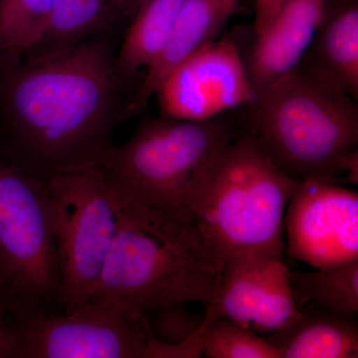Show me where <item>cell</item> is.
Returning <instances> with one entry per match:
<instances>
[{
    "instance_id": "6da1fadb",
    "label": "cell",
    "mask_w": 358,
    "mask_h": 358,
    "mask_svg": "<svg viewBox=\"0 0 358 358\" xmlns=\"http://www.w3.org/2000/svg\"><path fill=\"white\" fill-rule=\"evenodd\" d=\"M129 83L103 34L43 60L0 57V155L43 179L102 166Z\"/></svg>"
},
{
    "instance_id": "7a4b0ae2",
    "label": "cell",
    "mask_w": 358,
    "mask_h": 358,
    "mask_svg": "<svg viewBox=\"0 0 358 358\" xmlns=\"http://www.w3.org/2000/svg\"><path fill=\"white\" fill-rule=\"evenodd\" d=\"M117 192V235L89 301L134 315L176 303L206 308L221 263L190 212L152 208Z\"/></svg>"
},
{
    "instance_id": "3957f363",
    "label": "cell",
    "mask_w": 358,
    "mask_h": 358,
    "mask_svg": "<svg viewBox=\"0 0 358 358\" xmlns=\"http://www.w3.org/2000/svg\"><path fill=\"white\" fill-rule=\"evenodd\" d=\"M355 101L301 59L259 96L248 127L265 157L289 178L336 183L345 176L357 185Z\"/></svg>"
},
{
    "instance_id": "277c9868",
    "label": "cell",
    "mask_w": 358,
    "mask_h": 358,
    "mask_svg": "<svg viewBox=\"0 0 358 358\" xmlns=\"http://www.w3.org/2000/svg\"><path fill=\"white\" fill-rule=\"evenodd\" d=\"M301 180L263 154L249 127L197 173L183 208L219 262L239 256L284 259V217Z\"/></svg>"
},
{
    "instance_id": "5b68a950",
    "label": "cell",
    "mask_w": 358,
    "mask_h": 358,
    "mask_svg": "<svg viewBox=\"0 0 358 358\" xmlns=\"http://www.w3.org/2000/svg\"><path fill=\"white\" fill-rule=\"evenodd\" d=\"M63 310L47 179L0 155V313L20 326Z\"/></svg>"
},
{
    "instance_id": "8992f818",
    "label": "cell",
    "mask_w": 358,
    "mask_h": 358,
    "mask_svg": "<svg viewBox=\"0 0 358 358\" xmlns=\"http://www.w3.org/2000/svg\"><path fill=\"white\" fill-rule=\"evenodd\" d=\"M217 117L192 122L147 120L131 138L115 145L101 166L122 194L152 208H183L186 193L202 167L239 134Z\"/></svg>"
},
{
    "instance_id": "52a82bcc",
    "label": "cell",
    "mask_w": 358,
    "mask_h": 358,
    "mask_svg": "<svg viewBox=\"0 0 358 358\" xmlns=\"http://www.w3.org/2000/svg\"><path fill=\"white\" fill-rule=\"evenodd\" d=\"M63 312L88 303L114 244L120 194L101 167L47 179Z\"/></svg>"
},
{
    "instance_id": "ba28073f",
    "label": "cell",
    "mask_w": 358,
    "mask_h": 358,
    "mask_svg": "<svg viewBox=\"0 0 358 358\" xmlns=\"http://www.w3.org/2000/svg\"><path fill=\"white\" fill-rule=\"evenodd\" d=\"M18 327L21 358H145L150 336L145 313L93 301Z\"/></svg>"
},
{
    "instance_id": "9c48e42d",
    "label": "cell",
    "mask_w": 358,
    "mask_h": 358,
    "mask_svg": "<svg viewBox=\"0 0 358 358\" xmlns=\"http://www.w3.org/2000/svg\"><path fill=\"white\" fill-rule=\"evenodd\" d=\"M155 95L162 117L201 122L258 100L248 69L229 36L205 44L183 60Z\"/></svg>"
},
{
    "instance_id": "30bf717a",
    "label": "cell",
    "mask_w": 358,
    "mask_h": 358,
    "mask_svg": "<svg viewBox=\"0 0 358 358\" xmlns=\"http://www.w3.org/2000/svg\"><path fill=\"white\" fill-rule=\"evenodd\" d=\"M289 257L315 268L358 259V193L320 179L301 180L284 217Z\"/></svg>"
},
{
    "instance_id": "8fae6325",
    "label": "cell",
    "mask_w": 358,
    "mask_h": 358,
    "mask_svg": "<svg viewBox=\"0 0 358 358\" xmlns=\"http://www.w3.org/2000/svg\"><path fill=\"white\" fill-rule=\"evenodd\" d=\"M209 305L216 319L223 317L256 334L275 333L301 313L284 259L263 255L224 261Z\"/></svg>"
},
{
    "instance_id": "7c38bea8",
    "label": "cell",
    "mask_w": 358,
    "mask_h": 358,
    "mask_svg": "<svg viewBox=\"0 0 358 358\" xmlns=\"http://www.w3.org/2000/svg\"><path fill=\"white\" fill-rule=\"evenodd\" d=\"M327 0H282L268 27L256 35L248 65L259 96L300 62L322 20Z\"/></svg>"
},
{
    "instance_id": "4fadbf2b",
    "label": "cell",
    "mask_w": 358,
    "mask_h": 358,
    "mask_svg": "<svg viewBox=\"0 0 358 358\" xmlns=\"http://www.w3.org/2000/svg\"><path fill=\"white\" fill-rule=\"evenodd\" d=\"M239 0H185L164 50L147 69L134 92L126 117L140 114L164 78L183 60L216 39Z\"/></svg>"
},
{
    "instance_id": "5bb4252c",
    "label": "cell",
    "mask_w": 358,
    "mask_h": 358,
    "mask_svg": "<svg viewBox=\"0 0 358 358\" xmlns=\"http://www.w3.org/2000/svg\"><path fill=\"white\" fill-rule=\"evenodd\" d=\"M300 315L270 334L268 343L282 358H357V315L303 303Z\"/></svg>"
},
{
    "instance_id": "9a60e30c",
    "label": "cell",
    "mask_w": 358,
    "mask_h": 358,
    "mask_svg": "<svg viewBox=\"0 0 358 358\" xmlns=\"http://www.w3.org/2000/svg\"><path fill=\"white\" fill-rule=\"evenodd\" d=\"M301 59L357 100L358 0H327L312 43Z\"/></svg>"
},
{
    "instance_id": "2e32d148",
    "label": "cell",
    "mask_w": 358,
    "mask_h": 358,
    "mask_svg": "<svg viewBox=\"0 0 358 358\" xmlns=\"http://www.w3.org/2000/svg\"><path fill=\"white\" fill-rule=\"evenodd\" d=\"M126 17L122 0H57L44 32L20 58L33 62L53 57L105 34Z\"/></svg>"
},
{
    "instance_id": "e0dca14e",
    "label": "cell",
    "mask_w": 358,
    "mask_h": 358,
    "mask_svg": "<svg viewBox=\"0 0 358 358\" xmlns=\"http://www.w3.org/2000/svg\"><path fill=\"white\" fill-rule=\"evenodd\" d=\"M185 0H150L133 17L115 67L131 82L138 71L150 67L164 50Z\"/></svg>"
},
{
    "instance_id": "ac0fdd59",
    "label": "cell",
    "mask_w": 358,
    "mask_h": 358,
    "mask_svg": "<svg viewBox=\"0 0 358 358\" xmlns=\"http://www.w3.org/2000/svg\"><path fill=\"white\" fill-rule=\"evenodd\" d=\"M296 306L313 303L334 312L358 315V259L315 272L289 270Z\"/></svg>"
},
{
    "instance_id": "d6986e66",
    "label": "cell",
    "mask_w": 358,
    "mask_h": 358,
    "mask_svg": "<svg viewBox=\"0 0 358 358\" xmlns=\"http://www.w3.org/2000/svg\"><path fill=\"white\" fill-rule=\"evenodd\" d=\"M57 0H0V57L17 58L44 32Z\"/></svg>"
},
{
    "instance_id": "ffe728a7",
    "label": "cell",
    "mask_w": 358,
    "mask_h": 358,
    "mask_svg": "<svg viewBox=\"0 0 358 358\" xmlns=\"http://www.w3.org/2000/svg\"><path fill=\"white\" fill-rule=\"evenodd\" d=\"M202 357L208 358H282L279 350L258 334L218 317L207 326Z\"/></svg>"
},
{
    "instance_id": "44dd1931",
    "label": "cell",
    "mask_w": 358,
    "mask_h": 358,
    "mask_svg": "<svg viewBox=\"0 0 358 358\" xmlns=\"http://www.w3.org/2000/svg\"><path fill=\"white\" fill-rule=\"evenodd\" d=\"M150 334L160 343L178 345L199 331L205 317L192 312L187 303H176L145 313Z\"/></svg>"
},
{
    "instance_id": "7402d4cb",
    "label": "cell",
    "mask_w": 358,
    "mask_h": 358,
    "mask_svg": "<svg viewBox=\"0 0 358 358\" xmlns=\"http://www.w3.org/2000/svg\"><path fill=\"white\" fill-rule=\"evenodd\" d=\"M21 358V333L13 320L0 313V358Z\"/></svg>"
},
{
    "instance_id": "603a6c76",
    "label": "cell",
    "mask_w": 358,
    "mask_h": 358,
    "mask_svg": "<svg viewBox=\"0 0 358 358\" xmlns=\"http://www.w3.org/2000/svg\"><path fill=\"white\" fill-rule=\"evenodd\" d=\"M282 0H256L255 29L256 35L263 32L270 24Z\"/></svg>"
},
{
    "instance_id": "cb8c5ba5",
    "label": "cell",
    "mask_w": 358,
    "mask_h": 358,
    "mask_svg": "<svg viewBox=\"0 0 358 358\" xmlns=\"http://www.w3.org/2000/svg\"><path fill=\"white\" fill-rule=\"evenodd\" d=\"M150 0H122L124 11H126L127 17L133 18L138 10L147 4Z\"/></svg>"
}]
</instances>
